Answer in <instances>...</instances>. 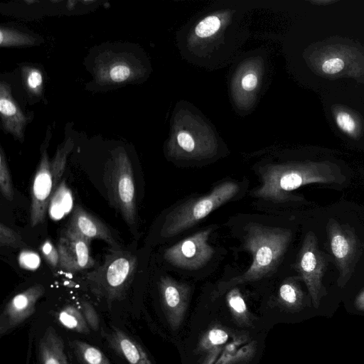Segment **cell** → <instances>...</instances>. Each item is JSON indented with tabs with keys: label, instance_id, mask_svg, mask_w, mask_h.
Masks as SVG:
<instances>
[{
	"label": "cell",
	"instance_id": "1",
	"mask_svg": "<svg viewBox=\"0 0 364 364\" xmlns=\"http://www.w3.org/2000/svg\"><path fill=\"white\" fill-rule=\"evenodd\" d=\"M292 237L291 230L250 223L245 228L243 247L252 256L250 267L242 274L218 286L214 297L236 285L269 275L282 260Z\"/></svg>",
	"mask_w": 364,
	"mask_h": 364
},
{
	"label": "cell",
	"instance_id": "2",
	"mask_svg": "<svg viewBox=\"0 0 364 364\" xmlns=\"http://www.w3.org/2000/svg\"><path fill=\"white\" fill-rule=\"evenodd\" d=\"M255 197L284 202L301 200L289 193L311 183L341 184L346 177L324 164H287L271 166L262 173Z\"/></svg>",
	"mask_w": 364,
	"mask_h": 364
},
{
	"label": "cell",
	"instance_id": "3",
	"mask_svg": "<svg viewBox=\"0 0 364 364\" xmlns=\"http://www.w3.org/2000/svg\"><path fill=\"white\" fill-rule=\"evenodd\" d=\"M238 190L236 183L226 181L216 186L208 194L180 204L166 215L161 229V236L173 237L193 227L232 199Z\"/></svg>",
	"mask_w": 364,
	"mask_h": 364
},
{
	"label": "cell",
	"instance_id": "4",
	"mask_svg": "<svg viewBox=\"0 0 364 364\" xmlns=\"http://www.w3.org/2000/svg\"><path fill=\"white\" fill-rule=\"evenodd\" d=\"M104 183L110 203L129 225L136 222L135 186L132 163L126 151L118 149L106 166Z\"/></svg>",
	"mask_w": 364,
	"mask_h": 364
},
{
	"label": "cell",
	"instance_id": "5",
	"mask_svg": "<svg viewBox=\"0 0 364 364\" xmlns=\"http://www.w3.org/2000/svg\"><path fill=\"white\" fill-rule=\"evenodd\" d=\"M137 266L136 257L130 252L114 250L105 262L87 274L97 293L108 299H119L131 284Z\"/></svg>",
	"mask_w": 364,
	"mask_h": 364
},
{
	"label": "cell",
	"instance_id": "6",
	"mask_svg": "<svg viewBox=\"0 0 364 364\" xmlns=\"http://www.w3.org/2000/svg\"><path fill=\"white\" fill-rule=\"evenodd\" d=\"M326 267V258L318 247L316 236L309 231L299 252L295 268L304 282L315 308H318L321 299L327 294L323 284Z\"/></svg>",
	"mask_w": 364,
	"mask_h": 364
},
{
	"label": "cell",
	"instance_id": "7",
	"mask_svg": "<svg viewBox=\"0 0 364 364\" xmlns=\"http://www.w3.org/2000/svg\"><path fill=\"white\" fill-rule=\"evenodd\" d=\"M326 231L331 252L339 272L337 284L343 288L354 272L360 254V242L348 226L341 225L333 218L328 220Z\"/></svg>",
	"mask_w": 364,
	"mask_h": 364
},
{
	"label": "cell",
	"instance_id": "8",
	"mask_svg": "<svg viewBox=\"0 0 364 364\" xmlns=\"http://www.w3.org/2000/svg\"><path fill=\"white\" fill-rule=\"evenodd\" d=\"M212 228L194 233L166 249L164 259L173 266L188 270H196L205 265L215 253L208 243Z\"/></svg>",
	"mask_w": 364,
	"mask_h": 364
},
{
	"label": "cell",
	"instance_id": "9",
	"mask_svg": "<svg viewBox=\"0 0 364 364\" xmlns=\"http://www.w3.org/2000/svg\"><path fill=\"white\" fill-rule=\"evenodd\" d=\"M94 73L99 85L121 84L136 80L141 74V67L130 53L107 50L95 58Z\"/></svg>",
	"mask_w": 364,
	"mask_h": 364
},
{
	"label": "cell",
	"instance_id": "10",
	"mask_svg": "<svg viewBox=\"0 0 364 364\" xmlns=\"http://www.w3.org/2000/svg\"><path fill=\"white\" fill-rule=\"evenodd\" d=\"M161 303L170 328L176 331L181 326L188 308L191 287L168 276L161 277L159 282Z\"/></svg>",
	"mask_w": 364,
	"mask_h": 364
},
{
	"label": "cell",
	"instance_id": "11",
	"mask_svg": "<svg viewBox=\"0 0 364 364\" xmlns=\"http://www.w3.org/2000/svg\"><path fill=\"white\" fill-rule=\"evenodd\" d=\"M90 242L68 226L58 244L59 267L69 272L92 267L95 261L90 255Z\"/></svg>",
	"mask_w": 364,
	"mask_h": 364
},
{
	"label": "cell",
	"instance_id": "12",
	"mask_svg": "<svg viewBox=\"0 0 364 364\" xmlns=\"http://www.w3.org/2000/svg\"><path fill=\"white\" fill-rule=\"evenodd\" d=\"M55 190L50 161L45 149L41 154L31 187V223L33 227L44 221L50 198Z\"/></svg>",
	"mask_w": 364,
	"mask_h": 364
},
{
	"label": "cell",
	"instance_id": "13",
	"mask_svg": "<svg viewBox=\"0 0 364 364\" xmlns=\"http://www.w3.org/2000/svg\"><path fill=\"white\" fill-rule=\"evenodd\" d=\"M44 293V287L36 284L11 298L0 316V336L10 333L33 314L36 302Z\"/></svg>",
	"mask_w": 364,
	"mask_h": 364
},
{
	"label": "cell",
	"instance_id": "14",
	"mask_svg": "<svg viewBox=\"0 0 364 364\" xmlns=\"http://www.w3.org/2000/svg\"><path fill=\"white\" fill-rule=\"evenodd\" d=\"M0 113L4 131L23 140L27 118L14 100L9 85L4 81L0 83Z\"/></svg>",
	"mask_w": 364,
	"mask_h": 364
},
{
	"label": "cell",
	"instance_id": "15",
	"mask_svg": "<svg viewBox=\"0 0 364 364\" xmlns=\"http://www.w3.org/2000/svg\"><path fill=\"white\" fill-rule=\"evenodd\" d=\"M68 227L90 241L92 239H100L113 247H117L109 228L81 206L75 207Z\"/></svg>",
	"mask_w": 364,
	"mask_h": 364
},
{
	"label": "cell",
	"instance_id": "16",
	"mask_svg": "<svg viewBox=\"0 0 364 364\" xmlns=\"http://www.w3.org/2000/svg\"><path fill=\"white\" fill-rule=\"evenodd\" d=\"M107 338L111 348L127 364H152L142 346L122 329L114 327Z\"/></svg>",
	"mask_w": 364,
	"mask_h": 364
},
{
	"label": "cell",
	"instance_id": "17",
	"mask_svg": "<svg viewBox=\"0 0 364 364\" xmlns=\"http://www.w3.org/2000/svg\"><path fill=\"white\" fill-rule=\"evenodd\" d=\"M229 338V332L225 328L219 325L211 326L198 343V352L203 358L200 364H214Z\"/></svg>",
	"mask_w": 364,
	"mask_h": 364
},
{
	"label": "cell",
	"instance_id": "18",
	"mask_svg": "<svg viewBox=\"0 0 364 364\" xmlns=\"http://www.w3.org/2000/svg\"><path fill=\"white\" fill-rule=\"evenodd\" d=\"M38 349L41 364H68L64 342L53 327L46 328L40 340Z\"/></svg>",
	"mask_w": 364,
	"mask_h": 364
},
{
	"label": "cell",
	"instance_id": "19",
	"mask_svg": "<svg viewBox=\"0 0 364 364\" xmlns=\"http://www.w3.org/2000/svg\"><path fill=\"white\" fill-rule=\"evenodd\" d=\"M255 349V341H247L244 336H235L214 364H245L252 359Z\"/></svg>",
	"mask_w": 364,
	"mask_h": 364
},
{
	"label": "cell",
	"instance_id": "20",
	"mask_svg": "<svg viewBox=\"0 0 364 364\" xmlns=\"http://www.w3.org/2000/svg\"><path fill=\"white\" fill-rule=\"evenodd\" d=\"M73 208V197L71 190L65 181H62L53 193L49 205L48 213L54 220H58L68 215Z\"/></svg>",
	"mask_w": 364,
	"mask_h": 364
},
{
	"label": "cell",
	"instance_id": "21",
	"mask_svg": "<svg viewBox=\"0 0 364 364\" xmlns=\"http://www.w3.org/2000/svg\"><path fill=\"white\" fill-rule=\"evenodd\" d=\"M278 299L289 309L297 310L301 308L304 294L294 278H288L282 282L279 288Z\"/></svg>",
	"mask_w": 364,
	"mask_h": 364
},
{
	"label": "cell",
	"instance_id": "22",
	"mask_svg": "<svg viewBox=\"0 0 364 364\" xmlns=\"http://www.w3.org/2000/svg\"><path fill=\"white\" fill-rule=\"evenodd\" d=\"M58 320L65 328L80 333L90 332L89 326L82 311L73 305L63 307L58 314Z\"/></svg>",
	"mask_w": 364,
	"mask_h": 364
},
{
	"label": "cell",
	"instance_id": "23",
	"mask_svg": "<svg viewBox=\"0 0 364 364\" xmlns=\"http://www.w3.org/2000/svg\"><path fill=\"white\" fill-rule=\"evenodd\" d=\"M71 346L81 364H110L103 352L94 346L80 340L73 341Z\"/></svg>",
	"mask_w": 364,
	"mask_h": 364
},
{
	"label": "cell",
	"instance_id": "24",
	"mask_svg": "<svg viewBox=\"0 0 364 364\" xmlns=\"http://www.w3.org/2000/svg\"><path fill=\"white\" fill-rule=\"evenodd\" d=\"M226 301L230 313L240 324L247 325L250 321V314L246 302L237 287H232L227 293Z\"/></svg>",
	"mask_w": 364,
	"mask_h": 364
},
{
	"label": "cell",
	"instance_id": "25",
	"mask_svg": "<svg viewBox=\"0 0 364 364\" xmlns=\"http://www.w3.org/2000/svg\"><path fill=\"white\" fill-rule=\"evenodd\" d=\"M36 39L31 35L8 27H1L0 45L2 47L33 46Z\"/></svg>",
	"mask_w": 364,
	"mask_h": 364
},
{
	"label": "cell",
	"instance_id": "26",
	"mask_svg": "<svg viewBox=\"0 0 364 364\" xmlns=\"http://www.w3.org/2000/svg\"><path fill=\"white\" fill-rule=\"evenodd\" d=\"M74 143L71 138H68L60 146L58 147L53 159L50 161L55 189L64 172L68 156L73 147Z\"/></svg>",
	"mask_w": 364,
	"mask_h": 364
},
{
	"label": "cell",
	"instance_id": "27",
	"mask_svg": "<svg viewBox=\"0 0 364 364\" xmlns=\"http://www.w3.org/2000/svg\"><path fill=\"white\" fill-rule=\"evenodd\" d=\"M0 189L2 195L9 200L14 198V187L11 176L3 149H0Z\"/></svg>",
	"mask_w": 364,
	"mask_h": 364
},
{
	"label": "cell",
	"instance_id": "28",
	"mask_svg": "<svg viewBox=\"0 0 364 364\" xmlns=\"http://www.w3.org/2000/svg\"><path fill=\"white\" fill-rule=\"evenodd\" d=\"M25 86L29 92L39 95L42 91L43 75L41 72L32 67H23L21 70Z\"/></svg>",
	"mask_w": 364,
	"mask_h": 364
},
{
	"label": "cell",
	"instance_id": "29",
	"mask_svg": "<svg viewBox=\"0 0 364 364\" xmlns=\"http://www.w3.org/2000/svg\"><path fill=\"white\" fill-rule=\"evenodd\" d=\"M220 27V21L215 16H209L196 26L195 33L199 38H208L215 34Z\"/></svg>",
	"mask_w": 364,
	"mask_h": 364
},
{
	"label": "cell",
	"instance_id": "30",
	"mask_svg": "<svg viewBox=\"0 0 364 364\" xmlns=\"http://www.w3.org/2000/svg\"><path fill=\"white\" fill-rule=\"evenodd\" d=\"M21 236L4 223H0V246L18 248L24 246Z\"/></svg>",
	"mask_w": 364,
	"mask_h": 364
},
{
	"label": "cell",
	"instance_id": "31",
	"mask_svg": "<svg viewBox=\"0 0 364 364\" xmlns=\"http://www.w3.org/2000/svg\"><path fill=\"white\" fill-rule=\"evenodd\" d=\"M18 262L21 268L26 270L35 271L40 267L41 259L36 252L26 250L20 252Z\"/></svg>",
	"mask_w": 364,
	"mask_h": 364
},
{
	"label": "cell",
	"instance_id": "32",
	"mask_svg": "<svg viewBox=\"0 0 364 364\" xmlns=\"http://www.w3.org/2000/svg\"><path fill=\"white\" fill-rule=\"evenodd\" d=\"M41 252L47 261L53 267L59 266V253L58 249L49 240L43 242L40 247Z\"/></svg>",
	"mask_w": 364,
	"mask_h": 364
},
{
	"label": "cell",
	"instance_id": "33",
	"mask_svg": "<svg viewBox=\"0 0 364 364\" xmlns=\"http://www.w3.org/2000/svg\"><path fill=\"white\" fill-rule=\"evenodd\" d=\"M81 310L88 326L94 331H97L100 318L94 307L89 302L84 301L81 303Z\"/></svg>",
	"mask_w": 364,
	"mask_h": 364
},
{
	"label": "cell",
	"instance_id": "34",
	"mask_svg": "<svg viewBox=\"0 0 364 364\" xmlns=\"http://www.w3.org/2000/svg\"><path fill=\"white\" fill-rule=\"evenodd\" d=\"M336 122L338 127L347 134H353L355 129V122L350 114L341 112L336 114Z\"/></svg>",
	"mask_w": 364,
	"mask_h": 364
},
{
	"label": "cell",
	"instance_id": "35",
	"mask_svg": "<svg viewBox=\"0 0 364 364\" xmlns=\"http://www.w3.org/2000/svg\"><path fill=\"white\" fill-rule=\"evenodd\" d=\"M179 147L187 154H193L196 149V142L191 134L186 132H181L176 136Z\"/></svg>",
	"mask_w": 364,
	"mask_h": 364
},
{
	"label": "cell",
	"instance_id": "36",
	"mask_svg": "<svg viewBox=\"0 0 364 364\" xmlns=\"http://www.w3.org/2000/svg\"><path fill=\"white\" fill-rule=\"evenodd\" d=\"M343 60L338 58H333L326 60L322 64V70L326 74H336L344 68Z\"/></svg>",
	"mask_w": 364,
	"mask_h": 364
},
{
	"label": "cell",
	"instance_id": "37",
	"mask_svg": "<svg viewBox=\"0 0 364 364\" xmlns=\"http://www.w3.org/2000/svg\"><path fill=\"white\" fill-rule=\"evenodd\" d=\"M257 81V77L255 74H247L242 79V87L245 91H252L256 87Z\"/></svg>",
	"mask_w": 364,
	"mask_h": 364
},
{
	"label": "cell",
	"instance_id": "38",
	"mask_svg": "<svg viewBox=\"0 0 364 364\" xmlns=\"http://www.w3.org/2000/svg\"><path fill=\"white\" fill-rule=\"evenodd\" d=\"M355 306L358 310L364 311V289L357 295Z\"/></svg>",
	"mask_w": 364,
	"mask_h": 364
},
{
	"label": "cell",
	"instance_id": "39",
	"mask_svg": "<svg viewBox=\"0 0 364 364\" xmlns=\"http://www.w3.org/2000/svg\"><path fill=\"white\" fill-rule=\"evenodd\" d=\"M314 3H317V4H329V3H332L333 1H314Z\"/></svg>",
	"mask_w": 364,
	"mask_h": 364
}]
</instances>
